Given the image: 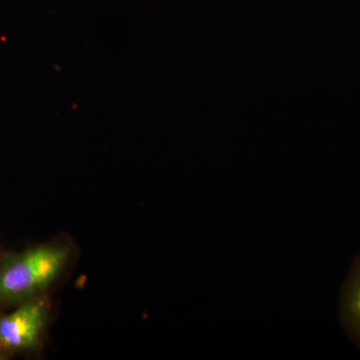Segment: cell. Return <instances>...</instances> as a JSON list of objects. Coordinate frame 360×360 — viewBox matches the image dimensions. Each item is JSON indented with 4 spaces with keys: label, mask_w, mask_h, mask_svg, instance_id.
Masks as SVG:
<instances>
[{
    "label": "cell",
    "mask_w": 360,
    "mask_h": 360,
    "mask_svg": "<svg viewBox=\"0 0 360 360\" xmlns=\"http://www.w3.org/2000/svg\"><path fill=\"white\" fill-rule=\"evenodd\" d=\"M341 326L360 349V255L352 262L340 293Z\"/></svg>",
    "instance_id": "3"
},
{
    "label": "cell",
    "mask_w": 360,
    "mask_h": 360,
    "mask_svg": "<svg viewBox=\"0 0 360 360\" xmlns=\"http://www.w3.org/2000/svg\"><path fill=\"white\" fill-rule=\"evenodd\" d=\"M70 257V248L63 243L33 246L0 257V314L45 295Z\"/></svg>",
    "instance_id": "1"
},
{
    "label": "cell",
    "mask_w": 360,
    "mask_h": 360,
    "mask_svg": "<svg viewBox=\"0 0 360 360\" xmlns=\"http://www.w3.org/2000/svg\"><path fill=\"white\" fill-rule=\"evenodd\" d=\"M7 356H9V354H7L6 350L4 349V347L0 345V360L6 359Z\"/></svg>",
    "instance_id": "4"
},
{
    "label": "cell",
    "mask_w": 360,
    "mask_h": 360,
    "mask_svg": "<svg viewBox=\"0 0 360 360\" xmlns=\"http://www.w3.org/2000/svg\"><path fill=\"white\" fill-rule=\"evenodd\" d=\"M49 300L37 296L0 314V345L9 355L39 347L46 328Z\"/></svg>",
    "instance_id": "2"
}]
</instances>
